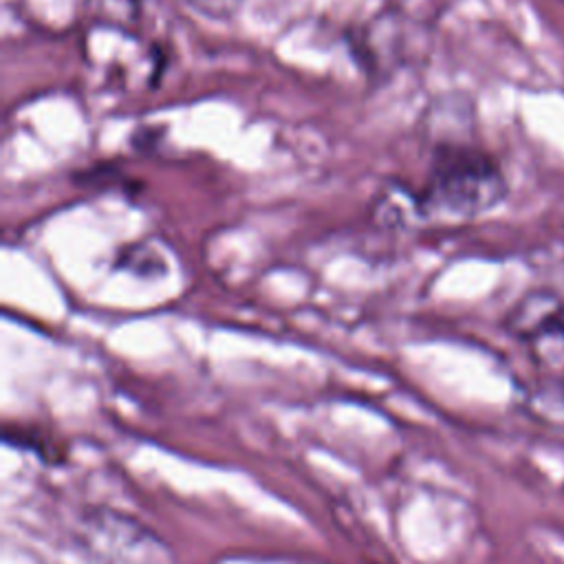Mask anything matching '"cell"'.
Listing matches in <instances>:
<instances>
[{"label":"cell","mask_w":564,"mask_h":564,"mask_svg":"<svg viewBox=\"0 0 564 564\" xmlns=\"http://www.w3.org/2000/svg\"><path fill=\"white\" fill-rule=\"evenodd\" d=\"M507 189L505 172L487 150L441 141L432 150L421 187L412 194L419 218L469 220L498 207Z\"/></svg>","instance_id":"6da1fadb"},{"label":"cell","mask_w":564,"mask_h":564,"mask_svg":"<svg viewBox=\"0 0 564 564\" xmlns=\"http://www.w3.org/2000/svg\"><path fill=\"white\" fill-rule=\"evenodd\" d=\"M557 2H560V4H564V0H557Z\"/></svg>","instance_id":"3957f363"},{"label":"cell","mask_w":564,"mask_h":564,"mask_svg":"<svg viewBox=\"0 0 564 564\" xmlns=\"http://www.w3.org/2000/svg\"><path fill=\"white\" fill-rule=\"evenodd\" d=\"M507 324L522 339L564 335V302L555 293L533 291L516 304Z\"/></svg>","instance_id":"7a4b0ae2"}]
</instances>
